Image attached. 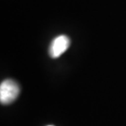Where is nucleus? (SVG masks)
Listing matches in <instances>:
<instances>
[{
	"instance_id": "obj_1",
	"label": "nucleus",
	"mask_w": 126,
	"mask_h": 126,
	"mask_svg": "<svg viewBox=\"0 0 126 126\" xmlns=\"http://www.w3.org/2000/svg\"><path fill=\"white\" fill-rule=\"evenodd\" d=\"M20 93L19 85L14 80L7 79L3 80L0 85V102L7 105L13 102Z\"/></svg>"
},
{
	"instance_id": "obj_2",
	"label": "nucleus",
	"mask_w": 126,
	"mask_h": 126,
	"mask_svg": "<svg viewBox=\"0 0 126 126\" xmlns=\"http://www.w3.org/2000/svg\"><path fill=\"white\" fill-rule=\"evenodd\" d=\"M70 44V38L66 35H59L52 40L50 44L48 52L52 58H57L69 48Z\"/></svg>"
},
{
	"instance_id": "obj_3",
	"label": "nucleus",
	"mask_w": 126,
	"mask_h": 126,
	"mask_svg": "<svg viewBox=\"0 0 126 126\" xmlns=\"http://www.w3.org/2000/svg\"><path fill=\"white\" fill-rule=\"evenodd\" d=\"M48 126H52V125H48Z\"/></svg>"
}]
</instances>
